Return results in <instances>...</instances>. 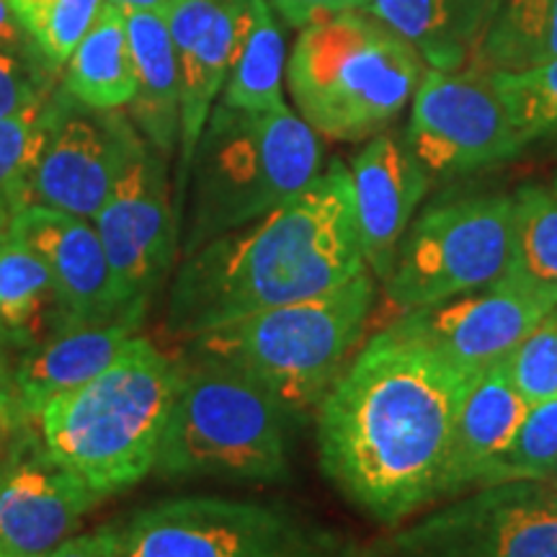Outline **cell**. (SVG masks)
<instances>
[{
    "mask_svg": "<svg viewBox=\"0 0 557 557\" xmlns=\"http://www.w3.org/2000/svg\"><path fill=\"white\" fill-rule=\"evenodd\" d=\"M52 320L60 329V305L45 261L24 240L13 238L0 250V329L13 344H39V329Z\"/></svg>",
    "mask_w": 557,
    "mask_h": 557,
    "instance_id": "cell-26",
    "label": "cell"
},
{
    "mask_svg": "<svg viewBox=\"0 0 557 557\" xmlns=\"http://www.w3.org/2000/svg\"><path fill=\"white\" fill-rule=\"evenodd\" d=\"M513 194H478L429 207L410 222L382 287L400 312L498 282L511 267Z\"/></svg>",
    "mask_w": 557,
    "mask_h": 557,
    "instance_id": "cell-9",
    "label": "cell"
},
{
    "mask_svg": "<svg viewBox=\"0 0 557 557\" xmlns=\"http://www.w3.org/2000/svg\"><path fill=\"white\" fill-rule=\"evenodd\" d=\"M248 21L250 0H171L165 11L181 73L176 207L184 205L194 150L238 58Z\"/></svg>",
    "mask_w": 557,
    "mask_h": 557,
    "instance_id": "cell-15",
    "label": "cell"
},
{
    "mask_svg": "<svg viewBox=\"0 0 557 557\" xmlns=\"http://www.w3.org/2000/svg\"><path fill=\"white\" fill-rule=\"evenodd\" d=\"M511 377L529 406L557 395V305L508 359Z\"/></svg>",
    "mask_w": 557,
    "mask_h": 557,
    "instance_id": "cell-32",
    "label": "cell"
},
{
    "mask_svg": "<svg viewBox=\"0 0 557 557\" xmlns=\"http://www.w3.org/2000/svg\"><path fill=\"white\" fill-rule=\"evenodd\" d=\"M111 3L120 5L124 13H127V11H143V13H160V16H165L171 0H111Z\"/></svg>",
    "mask_w": 557,
    "mask_h": 557,
    "instance_id": "cell-38",
    "label": "cell"
},
{
    "mask_svg": "<svg viewBox=\"0 0 557 557\" xmlns=\"http://www.w3.org/2000/svg\"><path fill=\"white\" fill-rule=\"evenodd\" d=\"M21 29L54 73H62L107 0H9Z\"/></svg>",
    "mask_w": 557,
    "mask_h": 557,
    "instance_id": "cell-29",
    "label": "cell"
},
{
    "mask_svg": "<svg viewBox=\"0 0 557 557\" xmlns=\"http://www.w3.org/2000/svg\"><path fill=\"white\" fill-rule=\"evenodd\" d=\"M50 96L0 120V214L11 220L32 205V176L50 122Z\"/></svg>",
    "mask_w": 557,
    "mask_h": 557,
    "instance_id": "cell-28",
    "label": "cell"
},
{
    "mask_svg": "<svg viewBox=\"0 0 557 557\" xmlns=\"http://www.w3.org/2000/svg\"><path fill=\"white\" fill-rule=\"evenodd\" d=\"M143 320L145 315H127L111 323L60 329L54 336L34 344L13 372L24 413L37 421L54 398L101 374L122 348L139 336Z\"/></svg>",
    "mask_w": 557,
    "mask_h": 557,
    "instance_id": "cell-19",
    "label": "cell"
},
{
    "mask_svg": "<svg viewBox=\"0 0 557 557\" xmlns=\"http://www.w3.org/2000/svg\"><path fill=\"white\" fill-rule=\"evenodd\" d=\"M500 0H372L367 13L408 41L429 67L459 73L478 58Z\"/></svg>",
    "mask_w": 557,
    "mask_h": 557,
    "instance_id": "cell-21",
    "label": "cell"
},
{
    "mask_svg": "<svg viewBox=\"0 0 557 557\" xmlns=\"http://www.w3.org/2000/svg\"><path fill=\"white\" fill-rule=\"evenodd\" d=\"M377 278L361 271L325 295L233 320L189 338V354L225 361L267 387L295 421L318 410L364 336Z\"/></svg>",
    "mask_w": 557,
    "mask_h": 557,
    "instance_id": "cell-5",
    "label": "cell"
},
{
    "mask_svg": "<svg viewBox=\"0 0 557 557\" xmlns=\"http://www.w3.org/2000/svg\"><path fill=\"white\" fill-rule=\"evenodd\" d=\"M0 220H9L11 222V218H5V214H0Z\"/></svg>",
    "mask_w": 557,
    "mask_h": 557,
    "instance_id": "cell-41",
    "label": "cell"
},
{
    "mask_svg": "<svg viewBox=\"0 0 557 557\" xmlns=\"http://www.w3.org/2000/svg\"><path fill=\"white\" fill-rule=\"evenodd\" d=\"M555 483H557V470H555Z\"/></svg>",
    "mask_w": 557,
    "mask_h": 557,
    "instance_id": "cell-42",
    "label": "cell"
},
{
    "mask_svg": "<svg viewBox=\"0 0 557 557\" xmlns=\"http://www.w3.org/2000/svg\"><path fill=\"white\" fill-rule=\"evenodd\" d=\"M9 341V336H5L3 329H0V369H3V344Z\"/></svg>",
    "mask_w": 557,
    "mask_h": 557,
    "instance_id": "cell-40",
    "label": "cell"
},
{
    "mask_svg": "<svg viewBox=\"0 0 557 557\" xmlns=\"http://www.w3.org/2000/svg\"><path fill=\"white\" fill-rule=\"evenodd\" d=\"M555 305L504 274L498 282L468 295L403 312L393 325L478 377L498 361L511 359Z\"/></svg>",
    "mask_w": 557,
    "mask_h": 557,
    "instance_id": "cell-14",
    "label": "cell"
},
{
    "mask_svg": "<svg viewBox=\"0 0 557 557\" xmlns=\"http://www.w3.org/2000/svg\"><path fill=\"white\" fill-rule=\"evenodd\" d=\"M124 16L137 81L129 120L150 148L171 158L181 129V73L169 24L160 13L127 11Z\"/></svg>",
    "mask_w": 557,
    "mask_h": 557,
    "instance_id": "cell-22",
    "label": "cell"
},
{
    "mask_svg": "<svg viewBox=\"0 0 557 557\" xmlns=\"http://www.w3.org/2000/svg\"><path fill=\"white\" fill-rule=\"evenodd\" d=\"M478 73H524L557 60V0H500L478 50Z\"/></svg>",
    "mask_w": 557,
    "mask_h": 557,
    "instance_id": "cell-25",
    "label": "cell"
},
{
    "mask_svg": "<svg viewBox=\"0 0 557 557\" xmlns=\"http://www.w3.org/2000/svg\"><path fill=\"white\" fill-rule=\"evenodd\" d=\"M145 145L122 109H94L62 88L50 96V122L32 176V205L94 220L129 160Z\"/></svg>",
    "mask_w": 557,
    "mask_h": 557,
    "instance_id": "cell-12",
    "label": "cell"
},
{
    "mask_svg": "<svg viewBox=\"0 0 557 557\" xmlns=\"http://www.w3.org/2000/svg\"><path fill=\"white\" fill-rule=\"evenodd\" d=\"M529 410L511 377L508 359L485 369L472 382L459 408L438 500L455 498L480 485L485 470L511 442Z\"/></svg>",
    "mask_w": 557,
    "mask_h": 557,
    "instance_id": "cell-20",
    "label": "cell"
},
{
    "mask_svg": "<svg viewBox=\"0 0 557 557\" xmlns=\"http://www.w3.org/2000/svg\"><path fill=\"white\" fill-rule=\"evenodd\" d=\"M323 169L320 137L289 107L246 111L214 103L186 178L181 256L261 220Z\"/></svg>",
    "mask_w": 557,
    "mask_h": 557,
    "instance_id": "cell-4",
    "label": "cell"
},
{
    "mask_svg": "<svg viewBox=\"0 0 557 557\" xmlns=\"http://www.w3.org/2000/svg\"><path fill=\"white\" fill-rule=\"evenodd\" d=\"M99 500L47 455L41 438H26L0 462V555L47 557Z\"/></svg>",
    "mask_w": 557,
    "mask_h": 557,
    "instance_id": "cell-17",
    "label": "cell"
},
{
    "mask_svg": "<svg viewBox=\"0 0 557 557\" xmlns=\"http://www.w3.org/2000/svg\"><path fill=\"white\" fill-rule=\"evenodd\" d=\"M116 557H357L354 547L282 506L189 496L114 524Z\"/></svg>",
    "mask_w": 557,
    "mask_h": 557,
    "instance_id": "cell-8",
    "label": "cell"
},
{
    "mask_svg": "<svg viewBox=\"0 0 557 557\" xmlns=\"http://www.w3.org/2000/svg\"><path fill=\"white\" fill-rule=\"evenodd\" d=\"M480 377V374H478ZM475 377L387 325L361 346L318 406L329 483L377 524L398 527L438 500L465 395Z\"/></svg>",
    "mask_w": 557,
    "mask_h": 557,
    "instance_id": "cell-1",
    "label": "cell"
},
{
    "mask_svg": "<svg viewBox=\"0 0 557 557\" xmlns=\"http://www.w3.org/2000/svg\"><path fill=\"white\" fill-rule=\"evenodd\" d=\"M9 240H11V222L9 220H0V250H3V246Z\"/></svg>",
    "mask_w": 557,
    "mask_h": 557,
    "instance_id": "cell-39",
    "label": "cell"
},
{
    "mask_svg": "<svg viewBox=\"0 0 557 557\" xmlns=\"http://www.w3.org/2000/svg\"><path fill=\"white\" fill-rule=\"evenodd\" d=\"M47 557H116L114 524L94 529L88 534H73Z\"/></svg>",
    "mask_w": 557,
    "mask_h": 557,
    "instance_id": "cell-36",
    "label": "cell"
},
{
    "mask_svg": "<svg viewBox=\"0 0 557 557\" xmlns=\"http://www.w3.org/2000/svg\"><path fill=\"white\" fill-rule=\"evenodd\" d=\"M295 418L267 387L225 361L189 354L160 442L156 475L282 483Z\"/></svg>",
    "mask_w": 557,
    "mask_h": 557,
    "instance_id": "cell-7",
    "label": "cell"
},
{
    "mask_svg": "<svg viewBox=\"0 0 557 557\" xmlns=\"http://www.w3.org/2000/svg\"><path fill=\"white\" fill-rule=\"evenodd\" d=\"M557 470V395L529 406L524 421L506 449L485 470L483 485L517 483V480H555Z\"/></svg>",
    "mask_w": 557,
    "mask_h": 557,
    "instance_id": "cell-30",
    "label": "cell"
},
{
    "mask_svg": "<svg viewBox=\"0 0 557 557\" xmlns=\"http://www.w3.org/2000/svg\"><path fill=\"white\" fill-rule=\"evenodd\" d=\"M62 88L94 109H127L135 99L127 16L111 0L101 5L86 37L78 41L62 67Z\"/></svg>",
    "mask_w": 557,
    "mask_h": 557,
    "instance_id": "cell-23",
    "label": "cell"
},
{
    "mask_svg": "<svg viewBox=\"0 0 557 557\" xmlns=\"http://www.w3.org/2000/svg\"><path fill=\"white\" fill-rule=\"evenodd\" d=\"M369 3L372 0H269L274 13H278L295 29H305V26L333 16H344V13L367 11Z\"/></svg>",
    "mask_w": 557,
    "mask_h": 557,
    "instance_id": "cell-34",
    "label": "cell"
},
{
    "mask_svg": "<svg viewBox=\"0 0 557 557\" xmlns=\"http://www.w3.org/2000/svg\"><path fill=\"white\" fill-rule=\"evenodd\" d=\"M32 418L21 408L16 385H13V374L0 369V462L18 447L21 442H26V423Z\"/></svg>",
    "mask_w": 557,
    "mask_h": 557,
    "instance_id": "cell-35",
    "label": "cell"
},
{
    "mask_svg": "<svg viewBox=\"0 0 557 557\" xmlns=\"http://www.w3.org/2000/svg\"><path fill=\"white\" fill-rule=\"evenodd\" d=\"M403 135L431 181L493 169L529 145L493 81L478 70L426 67Z\"/></svg>",
    "mask_w": 557,
    "mask_h": 557,
    "instance_id": "cell-11",
    "label": "cell"
},
{
    "mask_svg": "<svg viewBox=\"0 0 557 557\" xmlns=\"http://www.w3.org/2000/svg\"><path fill=\"white\" fill-rule=\"evenodd\" d=\"M351 194L364 263L385 282L431 178L400 132H380L351 160Z\"/></svg>",
    "mask_w": 557,
    "mask_h": 557,
    "instance_id": "cell-18",
    "label": "cell"
},
{
    "mask_svg": "<svg viewBox=\"0 0 557 557\" xmlns=\"http://www.w3.org/2000/svg\"><path fill=\"white\" fill-rule=\"evenodd\" d=\"M11 235L24 240L50 271L60 305V329L111 323L148 312L124 302L90 220L54 207L29 205L13 214Z\"/></svg>",
    "mask_w": 557,
    "mask_h": 557,
    "instance_id": "cell-16",
    "label": "cell"
},
{
    "mask_svg": "<svg viewBox=\"0 0 557 557\" xmlns=\"http://www.w3.org/2000/svg\"><path fill=\"white\" fill-rule=\"evenodd\" d=\"M287 45L269 0H250V21L243 34L238 58L230 67L220 103L246 111H276L284 101Z\"/></svg>",
    "mask_w": 557,
    "mask_h": 557,
    "instance_id": "cell-24",
    "label": "cell"
},
{
    "mask_svg": "<svg viewBox=\"0 0 557 557\" xmlns=\"http://www.w3.org/2000/svg\"><path fill=\"white\" fill-rule=\"evenodd\" d=\"M60 78L39 54L0 47V120L50 96Z\"/></svg>",
    "mask_w": 557,
    "mask_h": 557,
    "instance_id": "cell-33",
    "label": "cell"
},
{
    "mask_svg": "<svg viewBox=\"0 0 557 557\" xmlns=\"http://www.w3.org/2000/svg\"><path fill=\"white\" fill-rule=\"evenodd\" d=\"M90 222L107 250L124 302L148 310L163 278L171 274L181 246L169 158L145 143Z\"/></svg>",
    "mask_w": 557,
    "mask_h": 557,
    "instance_id": "cell-13",
    "label": "cell"
},
{
    "mask_svg": "<svg viewBox=\"0 0 557 557\" xmlns=\"http://www.w3.org/2000/svg\"><path fill=\"white\" fill-rule=\"evenodd\" d=\"M361 557H557V483L472 487L393 527Z\"/></svg>",
    "mask_w": 557,
    "mask_h": 557,
    "instance_id": "cell-10",
    "label": "cell"
},
{
    "mask_svg": "<svg viewBox=\"0 0 557 557\" xmlns=\"http://www.w3.org/2000/svg\"><path fill=\"white\" fill-rule=\"evenodd\" d=\"M364 269L351 173L333 160L282 207L184 256L169 289V329L194 338L325 295Z\"/></svg>",
    "mask_w": 557,
    "mask_h": 557,
    "instance_id": "cell-2",
    "label": "cell"
},
{
    "mask_svg": "<svg viewBox=\"0 0 557 557\" xmlns=\"http://www.w3.org/2000/svg\"><path fill=\"white\" fill-rule=\"evenodd\" d=\"M555 191H557V181H555Z\"/></svg>",
    "mask_w": 557,
    "mask_h": 557,
    "instance_id": "cell-43",
    "label": "cell"
},
{
    "mask_svg": "<svg viewBox=\"0 0 557 557\" xmlns=\"http://www.w3.org/2000/svg\"><path fill=\"white\" fill-rule=\"evenodd\" d=\"M487 78L529 145L557 139V60L524 73H491Z\"/></svg>",
    "mask_w": 557,
    "mask_h": 557,
    "instance_id": "cell-31",
    "label": "cell"
},
{
    "mask_svg": "<svg viewBox=\"0 0 557 557\" xmlns=\"http://www.w3.org/2000/svg\"><path fill=\"white\" fill-rule=\"evenodd\" d=\"M423 73L421 54L367 11L299 29L287 60L297 114L318 137L338 143L385 132L413 99Z\"/></svg>",
    "mask_w": 557,
    "mask_h": 557,
    "instance_id": "cell-6",
    "label": "cell"
},
{
    "mask_svg": "<svg viewBox=\"0 0 557 557\" xmlns=\"http://www.w3.org/2000/svg\"><path fill=\"white\" fill-rule=\"evenodd\" d=\"M506 276L557 302V191L521 186L513 194V253Z\"/></svg>",
    "mask_w": 557,
    "mask_h": 557,
    "instance_id": "cell-27",
    "label": "cell"
},
{
    "mask_svg": "<svg viewBox=\"0 0 557 557\" xmlns=\"http://www.w3.org/2000/svg\"><path fill=\"white\" fill-rule=\"evenodd\" d=\"M178 389V364L135 336L111 364L41 410V447L99 498L156 470Z\"/></svg>",
    "mask_w": 557,
    "mask_h": 557,
    "instance_id": "cell-3",
    "label": "cell"
},
{
    "mask_svg": "<svg viewBox=\"0 0 557 557\" xmlns=\"http://www.w3.org/2000/svg\"><path fill=\"white\" fill-rule=\"evenodd\" d=\"M0 557H3V555H0Z\"/></svg>",
    "mask_w": 557,
    "mask_h": 557,
    "instance_id": "cell-44",
    "label": "cell"
},
{
    "mask_svg": "<svg viewBox=\"0 0 557 557\" xmlns=\"http://www.w3.org/2000/svg\"><path fill=\"white\" fill-rule=\"evenodd\" d=\"M0 47H11V50H24V52H34V45L26 37V32L21 29L16 13H13L9 0H0Z\"/></svg>",
    "mask_w": 557,
    "mask_h": 557,
    "instance_id": "cell-37",
    "label": "cell"
}]
</instances>
